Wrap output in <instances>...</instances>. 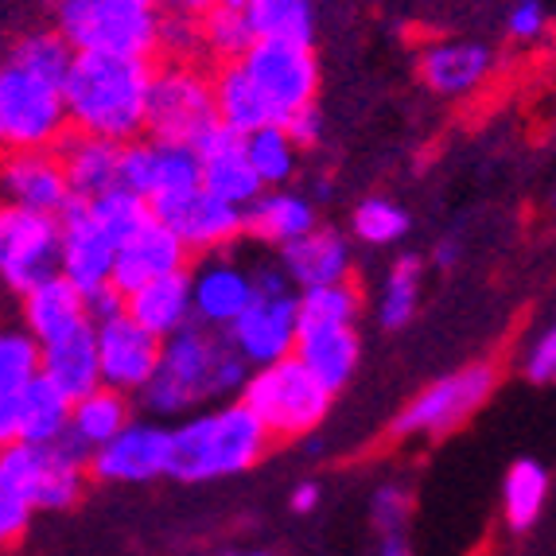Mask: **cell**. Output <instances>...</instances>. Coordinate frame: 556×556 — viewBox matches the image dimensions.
Segmentation results:
<instances>
[{
	"mask_svg": "<svg viewBox=\"0 0 556 556\" xmlns=\"http://www.w3.org/2000/svg\"><path fill=\"white\" fill-rule=\"evenodd\" d=\"M20 437V393L16 397H0V447L16 444Z\"/></svg>",
	"mask_w": 556,
	"mask_h": 556,
	"instance_id": "50",
	"label": "cell"
},
{
	"mask_svg": "<svg viewBox=\"0 0 556 556\" xmlns=\"http://www.w3.org/2000/svg\"><path fill=\"white\" fill-rule=\"evenodd\" d=\"M316 506H319V486H316V482H300L296 491H292V510L312 514Z\"/></svg>",
	"mask_w": 556,
	"mask_h": 556,
	"instance_id": "51",
	"label": "cell"
},
{
	"mask_svg": "<svg viewBox=\"0 0 556 556\" xmlns=\"http://www.w3.org/2000/svg\"><path fill=\"white\" fill-rule=\"evenodd\" d=\"M269 444L273 440L261 428V420L241 401H230V405L187 417L179 428H172L167 475H176L184 482H214L245 475L265 459Z\"/></svg>",
	"mask_w": 556,
	"mask_h": 556,
	"instance_id": "3",
	"label": "cell"
},
{
	"mask_svg": "<svg viewBox=\"0 0 556 556\" xmlns=\"http://www.w3.org/2000/svg\"><path fill=\"white\" fill-rule=\"evenodd\" d=\"M214 0H160V9L164 12H179V16H203L206 9H211Z\"/></svg>",
	"mask_w": 556,
	"mask_h": 556,
	"instance_id": "52",
	"label": "cell"
},
{
	"mask_svg": "<svg viewBox=\"0 0 556 556\" xmlns=\"http://www.w3.org/2000/svg\"><path fill=\"white\" fill-rule=\"evenodd\" d=\"M226 556H273V553H226Z\"/></svg>",
	"mask_w": 556,
	"mask_h": 556,
	"instance_id": "55",
	"label": "cell"
},
{
	"mask_svg": "<svg viewBox=\"0 0 556 556\" xmlns=\"http://www.w3.org/2000/svg\"><path fill=\"white\" fill-rule=\"evenodd\" d=\"M83 296H86V319H90V324H102V319L125 312V296H121V292H113L110 285L93 288V292H83Z\"/></svg>",
	"mask_w": 556,
	"mask_h": 556,
	"instance_id": "49",
	"label": "cell"
},
{
	"mask_svg": "<svg viewBox=\"0 0 556 556\" xmlns=\"http://www.w3.org/2000/svg\"><path fill=\"white\" fill-rule=\"evenodd\" d=\"M241 71L269 102L277 121L288 113L304 110L319 93V59L312 43H285V39H257V43L238 59Z\"/></svg>",
	"mask_w": 556,
	"mask_h": 556,
	"instance_id": "10",
	"label": "cell"
},
{
	"mask_svg": "<svg viewBox=\"0 0 556 556\" xmlns=\"http://www.w3.org/2000/svg\"><path fill=\"white\" fill-rule=\"evenodd\" d=\"M245 16H250V28L257 39L312 43V36H316L312 0H245Z\"/></svg>",
	"mask_w": 556,
	"mask_h": 556,
	"instance_id": "36",
	"label": "cell"
},
{
	"mask_svg": "<svg viewBox=\"0 0 556 556\" xmlns=\"http://www.w3.org/2000/svg\"><path fill=\"white\" fill-rule=\"evenodd\" d=\"M245 378H250V366L233 354L223 334L187 324L184 331L160 339V362L140 393L149 397L152 413L179 417L203 401L241 393Z\"/></svg>",
	"mask_w": 556,
	"mask_h": 556,
	"instance_id": "2",
	"label": "cell"
},
{
	"mask_svg": "<svg viewBox=\"0 0 556 556\" xmlns=\"http://www.w3.org/2000/svg\"><path fill=\"white\" fill-rule=\"evenodd\" d=\"M156 51H164L167 63H191L203 51V43H199V20L179 16V12H160Z\"/></svg>",
	"mask_w": 556,
	"mask_h": 556,
	"instance_id": "43",
	"label": "cell"
},
{
	"mask_svg": "<svg viewBox=\"0 0 556 556\" xmlns=\"http://www.w3.org/2000/svg\"><path fill=\"white\" fill-rule=\"evenodd\" d=\"M71 63H75V47L66 43L55 28L20 36L16 43H12V55H9V66H20L24 75H36L51 86H63Z\"/></svg>",
	"mask_w": 556,
	"mask_h": 556,
	"instance_id": "37",
	"label": "cell"
},
{
	"mask_svg": "<svg viewBox=\"0 0 556 556\" xmlns=\"http://www.w3.org/2000/svg\"><path fill=\"white\" fill-rule=\"evenodd\" d=\"M214 125H218V113H214L211 75H203L195 63L152 66L149 93H144V132H149V140L195 149Z\"/></svg>",
	"mask_w": 556,
	"mask_h": 556,
	"instance_id": "6",
	"label": "cell"
},
{
	"mask_svg": "<svg viewBox=\"0 0 556 556\" xmlns=\"http://www.w3.org/2000/svg\"><path fill=\"white\" fill-rule=\"evenodd\" d=\"M370 514H374V529H378L381 538H390V533H405L408 514H413V494H408V486H401V482H386V486L374 494Z\"/></svg>",
	"mask_w": 556,
	"mask_h": 556,
	"instance_id": "45",
	"label": "cell"
},
{
	"mask_svg": "<svg viewBox=\"0 0 556 556\" xmlns=\"http://www.w3.org/2000/svg\"><path fill=\"white\" fill-rule=\"evenodd\" d=\"M223 339L233 346L250 370H261L269 362H280L296 346V296H253V304L223 331Z\"/></svg>",
	"mask_w": 556,
	"mask_h": 556,
	"instance_id": "13",
	"label": "cell"
},
{
	"mask_svg": "<svg viewBox=\"0 0 556 556\" xmlns=\"http://www.w3.org/2000/svg\"><path fill=\"white\" fill-rule=\"evenodd\" d=\"M199 156V187L206 195L223 199L230 206H250L265 191L257 172L245 160V137L226 125H214L203 140L195 144Z\"/></svg>",
	"mask_w": 556,
	"mask_h": 556,
	"instance_id": "20",
	"label": "cell"
},
{
	"mask_svg": "<svg viewBox=\"0 0 556 556\" xmlns=\"http://www.w3.org/2000/svg\"><path fill=\"white\" fill-rule=\"evenodd\" d=\"M93 343H98L102 386H110L117 393H137L149 386L160 362V339L144 331L137 319L117 312V316L93 324Z\"/></svg>",
	"mask_w": 556,
	"mask_h": 556,
	"instance_id": "16",
	"label": "cell"
},
{
	"mask_svg": "<svg viewBox=\"0 0 556 556\" xmlns=\"http://www.w3.org/2000/svg\"><path fill=\"white\" fill-rule=\"evenodd\" d=\"M152 59L75 55L63 78V110L71 132L129 144L144 132V93Z\"/></svg>",
	"mask_w": 556,
	"mask_h": 556,
	"instance_id": "1",
	"label": "cell"
},
{
	"mask_svg": "<svg viewBox=\"0 0 556 556\" xmlns=\"http://www.w3.org/2000/svg\"><path fill=\"white\" fill-rule=\"evenodd\" d=\"M51 273H59L55 214L0 203V280L12 292H24Z\"/></svg>",
	"mask_w": 556,
	"mask_h": 556,
	"instance_id": "11",
	"label": "cell"
},
{
	"mask_svg": "<svg viewBox=\"0 0 556 556\" xmlns=\"http://www.w3.org/2000/svg\"><path fill=\"white\" fill-rule=\"evenodd\" d=\"M31 514H36L31 498L20 491L9 475L0 471V548H9L12 541L24 538V529H28Z\"/></svg>",
	"mask_w": 556,
	"mask_h": 556,
	"instance_id": "44",
	"label": "cell"
},
{
	"mask_svg": "<svg viewBox=\"0 0 556 556\" xmlns=\"http://www.w3.org/2000/svg\"><path fill=\"white\" fill-rule=\"evenodd\" d=\"M172 464V432L144 420H129L117 437L93 447L86 459V475L102 482H152L167 475Z\"/></svg>",
	"mask_w": 556,
	"mask_h": 556,
	"instance_id": "15",
	"label": "cell"
},
{
	"mask_svg": "<svg viewBox=\"0 0 556 556\" xmlns=\"http://www.w3.org/2000/svg\"><path fill=\"white\" fill-rule=\"evenodd\" d=\"M280 129L288 132V140H292V144H296V152L316 149L319 140H324V117H319L316 102H312V105H304V110L288 113V117L280 121Z\"/></svg>",
	"mask_w": 556,
	"mask_h": 556,
	"instance_id": "48",
	"label": "cell"
},
{
	"mask_svg": "<svg viewBox=\"0 0 556 556\" xmlns=\"http://www.w3.org/2000/svg\"><path fill=\"white\" fill-rule=\"evenodd\" d=\"M548 502V467L538 459H518L502 479V518L514 533H526L541 521Z\"/></svg>",
	"mask_w": 556,
	"mask_h": 556,
	"instance_id": "33",
	"label": "cell"
},
{
	"mask_svg": "<svg viewBox=\"0 0 556 556\" xmlns=\"http://www.w3.org/2000/svg\"><path fill=\"white\" fill-rule=\"evenodd\" d=\"M71 132L63 110V90L20 66H0V149H55Z\"/></svg>",
	"mask_w": 556,
	"mask_h": 556,
	"instance_id": "9",
	"label": "cell"
},
{
	"mask_svg": "<svg viewBox=\"0 0 556 556\" xmlns=\"http://www.w3.org/2000/svg\"><path fill=\"white\" fill-rule=\"evenodd\" d=\"M494 386H498V366L494 362H471L464 370L447 374V378L432 381L428 390H420L408 401L393 420V437H447L459 425L479 413L491 401Z\"/></svg>",
	"mask_w": 556,
	"mask_h": 556,
	"instance_id": "8",
	"label": "cell"
},
{
	"mask_svg": "<svg viewBox=\"0 0 556 556\" xmlns=\"http://www.w3.org/2000/svg\"><path fill=\"white\" fill-rule=\"evenodd\" d=\"M55 156L63 164L66 187H71V199H98L102 191L117 187V156L121 144L98 137H83V132H66L55 144Z\"/></svg>",
	"mask_w": 556,
	"mask_h": 556,
	"instance_id": "27",
	"label": "cell"
},
{
	"mask_svg": "<svg viewBox=\"0 0 556 556\" xmlns=\"http://www.w3.org/2000/svg\"><path fill=\"white\" fill-rule=\"evenodd\" d=\"M125 316L137 319L140 327L156 339L184 331L191 324V269L172 273V277H160L140 285L137 292L125 296Z\"/></svg>",
	"mask_w": 556,
	"mask_h": 556,
	"instance_id": "28",
	"label": "cell"
},
{
	"mask_svg": "<svg viewBox=\"0 0 556 556\" xmlns=\"http://www.w3.org/2000/svg\"><path fill=\"white\" fill-rule=\"evenodd\" d=\"M245 160H250V167L257 172L261 184L280 187L292 179V172H296L300 152L280 125H265V129L245 132Z\"/></svg>",
	"mask_w": 556,
	"mask_h": 556,
	"instance_id": "38",
	"label": "cell"
},
{
	"mask_svg": "<svg viewBox=\"0 0 556 556\" xmlns=\"http://www.w3.org/2000/svg\"><path fill=\"white\" fill-rule=\"evenodd\" d=\"M214 93V113H218V125L233 132H253L265 129V125H280L277 113L269 110V102L261 98V90L250 83V75L241 71V63H223L211 78Z\"/></svg>",
	"mask_w": 556,
	"mask_h": 556,
	"instance_id": "30",
	"label": "cell"
},
{
	"mask_svg": "<svg viewBox=\"0 0 556 556\" xmlns=\"http://www.w3.org/2000/svg\"><path fill=\"white\" fill-rule=\"evenodd\" d=\"M39 374V343L28 331H0V397H16Z\"/></svg>",
	"mask_w": 556,
	"mask_h": 556,
	"instance_id": "42",
	"label": "cell"
},
{
	"mask_svg": "<svg viewBox=\"0 0 556 556\" xmlns=\"http://www.w3.org/2000/svg\"><path fill=\"white\" fill-rule=\"evenodd\" d=\"M280 269H285L288 285H296V288L339 285V280H351L354 250L339 230L316 226V230H307L304 238L280 245Z\"/></svg>",
	"mask_w": 556,
	"mask_h": 556,
	"instance_id": "23",
	"label": "cell"
},
{
	"mask_svg": "<svg viewBox=\"0 0 556 556\" xmlns=\"http://www.w3.org/2000/svg\"><path fill=\"white\" fill-rule=\"evenodd\" d=\"M257 296L253 273L241 269L238 261H206L203 269L191 273V324L206 331H226Z\"/></svg>",
	"mask_w": 556,
	"mask_h": 556,
	"instance_id": "22",
	"label": "cell"
},
{
	"mask_svg": "<svg viewBox=\"0 0 556 556\" xmlns=\"http://www.w3.org/2000/svg\"><path fill=\"white\" fill-rule=\"evenodd\" d=\"M0 195L12 206H28L39 214H59L71 199L63 164L55 149L4 152L0 160Z\"/></svg>",
	"mask_w": 556,
	"mask_h": 556,
	"instance_id": "21",
	"label": "cell"
},
{
	"mask_svg": "<svg viewBox=\"0 0 556 556\" xmlns=\"http://www.w3.org/2000/svg\"><path fill=\"white\" fill-rule=\"evenodd\" d=\"M455 261H459V241H440L437 245V265L440 269H455Z\"/></svg>",
	"mask_w": 556,
	"mask_h": 556,
	"instance_id": "54",
	"label": "cell"
},
{
	"mask_svg": "<svg viewBox=\"0 0 556 556\" xmlns=\"http://www.w3.org/2000/svg\"><path fill=\"white\" fill-rule=\"evenodd\" d=\"M160 0H55V31L75 55H156Z\"/></svg>",
	"mask_w": 556,
	"mask_h": 556,
	"instance_id": "4",
	"label": "cell"
},
{
	"mask_svg": "<svg viewBox=\"0 0 556 556\" xmlns=\"http://www.w3.org/2000/svg\"><path fill=\"white\" fill-rule=\"evenodd\" d=\"M86 459L90 452L75 440L59 437L55 444H9L0 447V471L28 494L36 510H71L83 498Z\"/></svg>",
	"mask_w": 556,
	"mask_h": 556,
	"instance_id": "7",
	"label": "cell"
},
{
	"mask_svg": "<svg viewBox=\"0 0 556 556\" xmlns=\"http://www.w3.org/2000/svg\"><path fill=\"white\" fill-rule=\"evenodd\" d=\"M86 206H90L98 226H102L113 241H125L132 230H140V226L152 218L149 203L140 195H132V191H125V187H110V191H102V195L90 199Z\"/></svg>",
	"mask_w": 556,
	"mask_h": 556,
	"instance_id": "40",
	"label": "cell"
},
{
	"mask_svg": "<svg viewBox=\"0 0 556 556\" xmlns=\"http://www.w3.org/2000/svg\"><path fill=\"white\" fill-rule=\"evenodd\" d=\"M117 187L140 195L144 203L164 206L199 191V156L195 149L160 144V140H129L117 156Z\"/></svg>",
	"mask_w": 556,
	"mask_h": 556,
	"instance_id": "12",
	"label": "cell"
},
{
	"mask_svg": "<svg viewBox=\"0 0 556 556\" xmlns=\"http://www.w3.org/2000/svg\"><path fill=\"white\" fill-rule=\"evenodd\" d=\"M199 43L218 63H238L257 43L250 16H245V0H214L211 9L199 16Z\"/></svg>",
	"mask_w": 556,
	"mask_h": 556,
	"instance_id": "34",
	"label": "cell"
},
{
	"mask_svg": "<svg viewBox=\"0 0 556 556\" xmlns=\"http://www.w3.org/2000/svg\"><path fill=\"white\" fill-rule=\"evenodd\" d=\"M362 312V296L351 280L319 288H300L296 331H324V327H354Z\"/></svg>",
	"mask_w": 556,
	"mask_h": 556,
	"instance_id": "35",
	"label": "cell"
},
{
	"mask_svg": "<svg viewBox=\"0 0 556 556\" xmlns=\"http://www.w3.org/2000/svg\"><path fill=\"white\" fill-rule=\"evenodd\" d=\"M521 374H526L533 386H548L556 378V331L553 327H541L526 346V358H521Z\"/></svg>",
	"mask_w": 556,
	"mask_h": 556,
	"instance_id": "46",
	"label": "cell"
},
{
	"mask_svg": "<svg viewBox=\"0 0 556 556\" xmlns=\"http://www.w3.org/2000/svg\"><path fill=\"white\" fill-rule=\"evenodd\" d=\"M358 354H362V343L354 327L296 331V346H292V358H296L327 393H339L343 386H351L354 370H358Z\"/></svg>",
	"mask_w": 556,
	"mask_h": 556,
	"instance_id": "25",
	"label": "cell"
},
{
	"mask_svg": "<svg viewBox=\"0 0 556 556\" xmlns=\"http://www.w3.org/2000/svg\"><path fill=\"white\" fill-rule=\"evenodd\" d=\"M316 226V206L296 191H261L250 206H241V233L269 245H288Z\"/></svg>",
	"mask_w": 556,
	"mask_h": 556,
	"instance_id": "29",
	"label": "cell"
},
{
	"mask_svg": "<svg viewBox=\"0 0 556 556\" xmlns=\"http://www.w3.org/2000/svg\"><path fill=\"white\" fill-rule=\"evenodd\" d=\"M351 226L354 238L366 241V245H393V241H401L408 233V214L397 203H390V199L374 195L354 206Z\"/></svg>",
	"mask_w": 556,
	"mask_h": 556,
	"instance_id": "41",
	"label": "cell"
},
{
	"mask_svg": "<svg viewBox=\"0 0 556 556\" xmlns=\"http://www.w3.org/2000/svg\"><path fill=\"white\" fill-rule=\"evenodd\" d=\"M187 265H191V253H187L184 241L167 230L160 218H149L140 230H132L125 241H117L110 288L121 292V296H129L140 285L172 277V273H184Z\"/></svg>",
	"mask_w": 556,
	"mask_h": 556,
	"instance_id": "18",
	"label": "cell"
},
{
	"mask_svg": "<svg viewBox=\"0 0 556 556\" xmlns=\"http://www.w3.org/2000/svg\"><path fill=\"white\" fill-rule=\"evenodd\" d=\"M241 405L250 408L269 432V440H300L312 437L331 413L334 393H327L292 354L269 362L261 370H250L241 386Z\"/></svg>",
	"mask_w": 556,
	"mask_h": 556,
	"instance_id": "5",
	"label": "cell"
},
{
	"mask_svg": "<svg viewBox=\"0 0 556 556\" xmlns=\"http://www.w3.org/2000/svg\"><path fill=\"white\" fill-rule=\"evenodd\" d=\"M20 296H24V331H28L39 346L90 324V319H86V296L63 277V273H51V277H43L39 285L24 288Z\"/></svg>",
	"mask_w": 556,
	"mask_h": 556,
	"instance_id": "24",
	"label": "cell"
},
{
	"mask_svg": "<svg viewBox=\"0 0 556 556\" xmlns=\"http://www.w3.org/2000/svg\"><path fill=\"white\" fill-rule=\"evenodd\" d=\"M506 31H510V39H518V43H538V39H545L548 36L545 0H518L510 9V16H506Z\"/></svg>",
	"mask_w": 556,
	"mask_h": 556,
	"instance_id": "47",
	"label": "cell"
},
{
	"mask_svg": "<svg viewBox=\"0 0 556 556\" xmlns=\"http://www.w3.org/2000/svg\"><path fill=\"white\" fill-rule=\"evenodd\" d=\"M55 223H59V273L78 292H93V288L110 285L117 241L98 226L90 206L83 199H66V206L55 214Z\"/></svg>",
	"mask_w": 556,
	"mask_h": 556,
	"instance_id": "14",
	"label": "cell"
},
{
	"mask_svg": "<svg viewBox=\"0 0 556 556\" xmlns=\"http://www.w3.org/2000/svg\"><path fill=\"white\" fill-rule=\"evenodd\" d=\"M420 280H425V265L420 257L405 253V257L393 261L390 277H386V292H381V327L401 331L405 324H413L420 307Z\"/></svg>",
	"mask_w": 556,
	"mask_h": 556,
	"instance_id": "39",
	"label": "cell"
},
{
	"mask_svg": "<svg viewBox=\"0 0 556 556\" xmlns=\"http://www.w3.org/2000/svg\"><path fill=\"white\" fill-rule=\"evenodd\" d=\"M417 71L420 83L437 98L464 102L491 83L494 71H498V59H494L491 47L475 43V39H432V43L420 47Z\"/></svg>",
	"mask_w": 556,
	"mask_h": 556,
	"instance_id": "17",
	"label": "cell"
},
{
	"mask_svg": "<svg viewBox=\"0 0 556 556\" xmlns=\"http://www.w3.org/2000/svg\"><path fill=\"white\" fill-rule=\"evenodd\" d=\"M129 420H132L129 393H117V390H110V386H98V390H90L78 401H71L66 437L75 440L78 447H86V452H93V447H102L105 440L117 437Z\"/></svg>",
	"mask_w": 556,
	"mask_h": 556,
	"instance_id": "31",
	"label": "cell"
},
{
	"mask_svg": "<svg viewBox=\"0 0 556 556\" xmlns=\"http://www.w3.org/2000/svg\"><path fill=\"white\" fill-rule=\"evenodd\" d=\"M39 374H43L59 393H66L71 401H78L83 393L102 386L98 374V343H93V324L78 327V331L51 339L39 346Z\"/></svg>",
	"mask_w": 556,
	"mask_h": 556,
	"instance_id": "26",
	"label": "cell"
},
{
	"mask_svg": "<svg viewBox=\"0 0 556 556\" xmlns=\"http://www.w3.org/2000/svg\"><path fill=\"white\" fill-rule=\"evenodd\" d=\"M152 218H160L176 233L187 245V253H218L241 238V206L206 195L203 187L164 206H152Z\"/></svg>",
	"mask_w": 556,
	"mask_h": 556,
	"instance_id": "19",
	"label": "cell"
},
{
	"mask_svg": "<svg viewBox=\"0 0 556 556\" xmlns=\"http://www.w3.org/2000/svg\"><path fill=\"white\" fill-rule=\"evenodd\" d=\"M71 420V397L59 393L43 374L20 390V444H55Z\"/></svg>",
	"mask_w": 556,
	"mask_h": 556,
	"instance_id": "32",
	"label": "cell"
},
{
	"mask_svg": "<svg viewBox=\"0 0 556 556\" xmlns=\"http://www.w3.org/2000/svg\"><path fill=\"white\" fill-rule=\"evenodd\" d=\"M378 556H413V548H408L405 533H390V538H381Z\"/></svg>",
	"mask_w": 556,
	"mask_h": 556,
	"instance_id": "53",
	"label": "cell"
}]
</instances>
